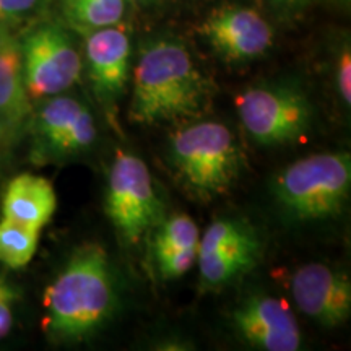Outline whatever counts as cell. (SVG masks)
<instances>
[{
	"instance_id": "18",
	"label": "cell",
	"mask_w": 351,
	"mask_h": 351,
	"mask_svg": "<svg viewBox=\"0 0 351 351\" xmlns=\"http://www.w3.org/2000/svg\"><path fill=\"white\" fill-rule=\"evenodd\" d=\"M41 230L12 219H0V262L10 269H23L36 254Z\"/></svg>"
},
{
	"instance_id": "10",
	"label": "cell",
	"mask_w": 351,
	"mask_h": 351,
	"mask_svg": "<svg viewBox=\"0 0 351 351\" xmlns=\"http://www.w3.org/2000/svg\"><path fill=\"white\" fill-rule=\"evenodd\" d=\"M200 34L228 62H247L270 49L274 29L257 10L223 5L213 10L200 26Z\"/></svg>"
},
{
	"instance_id": "6",
	"label": "cell",
	"mask_w": 351,
	"mask_h": 351,
	"mask_svg": "<svg viewBox=\"0 0 351 351\" xmlns=\"http://www.w3.org/2000/svg\"><path fill=\"white\" fill-rule=\"evenodd\" d=\"M106 213L125 243L137 244L145 232L163 218V205L158 197L147 165L129 153L117 152L108 178Z\"/></svg>"
},
{
	"instance_id": "11",
	"label": "cell",
	"mask_w": 351,
	"mask_h": 351,
	"mask_svg": "<svg viewBox=\"0 0 351 351\" xmlns=\"http://www.w3.org/2000/svg\"><path fill=\"white\" fill-rule=\"evenodd\" d=\"M86 34L88 77L96 99L111 119L129 78V33L124 26L117 23Z\"/></svg>"
},
{
	"instance_id": "20",
	"label": "cell",
	"mask_w": 351,
	"mask_h": 351,
	"mask_svg": "<svg viewBox=\"0 0 351 351\" xmlns=\"http://www.w3.org/2000/svg\"><path fill=\"white\" fill-rule=\"evenodd\" d=\"M337 86H339L340 98L350 108L351 103V56L350 47H343L340 52L339 65H337Z\"/></svg>"
},
{
	"instance_id": "9",
	"label": "cell",
	"mask_w": 351,
	"mask_h": 351,
	"mask_svg": "<svg viewBox=\"0 0 351 351\" xmlns=\"http://www.w3.org/2000/svg\"><path fill=\"white\" fill-rule=\"evenodd\" d=\"M32 124L38 153L49 160L80 155L96 140V125L90 109L70 96L47 101Z\"/></svg>"
},
{
	"instance_id": "3",
	"label": "cell",
	"mask_w": 351,
	"mask_h": 351,
	"mask_svg": "<svg viewBox=\"0 0 351 351\" xmlns=\"http://www.w3.org/2000/svg\"><path fill=\"white\" fill-rule=\"evenodd\" d=\"M169 161L184 187L199 199H213L238 181L243 156L226 125L200 122L171 137Z\"/></svg>"
},
{
	"instance_id": "23",
	"label": "cell",
	"mask_w": 351,
	"mask_h": 351,
	"mask_svg": "<svg viewBox=\"0 0 351 351\" xmlns=\"http://www.w3.org/2000/svg\"><path fill=\"white\" fill-rule=\"evenodd\" d=\"M132 3H135V5H150V3H155L158 0H130Z\"/></svg>"
},
{
	"instance_id": "4",
	"label": "cell",
	"mask_w": 351,
	"mask_h": 351,
	"mask_svg": "<svg viewBox=\"0 0 351 351\" xmlns=\"http://www.w3.org/2000/svg\"><path fill=\"white\" fill-rule=\"evenodd\" d=\"M350 153H319L289 165L274 182V195L293 221L335 217L350 197Z\"/></svg>"
},
{
	"instance_id": "17",
	"label": "cell",
	"mask_w": 351,
	"mask_h": 351,
	"mask_svg": "<svg viewBox=\"0 0 351 351\" xmlns=\"http://www.w3.org/2000/svg\"><path fill=\"white\" fill-rule=\"evenodd\" d=\"M127 0H64L65 19L83 33L121 23Z\"/></svg>"
},
{
	"instance_id": "1",
	"label": "cell",
	"mask_w": 351,
	"mask_h": 351,
	"mask_svg": "<svg viewBox=\"0 0 351 351\" xmlns=\"http://www.w3.org/2000/svg\"><path fill=\"white\" fill-rule=\"evenodd\" d=\"M43 328L59 341H80L99 330L117 307V283L106 251L83 244L47 287Z\"/></svg>"
},
{
	"instance_id": "12",
	"label": "cell",
	"mask_w": 351,
	"mask_h": 351,
	"mask_svg": "<svg viewBox=\"0 0 351 351\" xmlns=\"http://www.w3.org/2000/svg\"><path fill=\"white\" fill-rule=\"evenodd\" d=\"M231 324L239 339L252 348L267 351H296L301 330L291 309L282 300L252 295L232 311Z\"/></svg>"
},
{
	"instance_id": "16",
	"label": "cell",
	"mask_w": 351,
	"mask_h": 351,
	"mask_svg": "<svg viewBox=\"0 0 351 351\" xmlns=\"http://www.w3.org/2000/svg\"><path fill=\"white\" fill-rule=\"evenodd\" d=\"M57 208V195L51 181L29 173L13 178L3 192L2 218L43 230Z\"/></svg>"
},
{
	"instance_id": "22",
	"label": "cell",
	"mask_w": 351,
	"mask_h": 351,
	"mask_svg": "<svg viewBox=\"0 0 351 351\" xmlns=\"http://www.w3.org/2000/svg\"><path fill=\"white\" fill-rule=\"evenodd\" d=\"M269 2L280 10H295V8L304 7L311 0H269Z\"/></svg>"
},
{
	"instance_id": "15",
	"label": "cell",
	"mask_w": 351,
	"mask_h": 351,
	"mask_svg": "<svg viewBox=\"0 0 351 351\" xmlns=\"http://www.w3.org/2000/svg\"><path fill=\"white\" fill-rule=\"evenodd\" d=\"M153 236V258L163 280H176L186 275L197 262L200 231L186 215L161 221Z\"/></svg>"
},
{
	"instance_id": "13",
	"label": "cell",
	"mask_w": 351,
	"mask_h": 351,
	"mask_svg": "<svg viewBox=\"0 0 351 351\" xmlns=\"http://www.w3.org/2000/svg\"><path fill=\"white\" fill-rule=\"evenodd\" d=\"M291 293L302 313L322 327H339L350 319L348 276L326 263H307L298 269L291 278Z\"/></svg>"
},
{
	"instance_id": "21",
	"label": "cell",
	"mask_w": 351,
	"mask_h": 351,
	"mask_svg": "<svg viewBox=\"0 0 351 351\" xmlns=\"http://www.w3.org/2000/svg\"><path fill=\"white\" fill-rule=\"evenodd\" d=\"M39 0H0V25L32 12Z\"/></svg>"
},
{
	"instance_id": "8",
	"label": "cell",
	"mask_w": 351,
	"mask_h": 351,
	"mask_svg": "<svg viewBox=\"0 0 351 351\" xmlns=\"http://www.w3.org/2000/svg\"><path fill=\"white\" fill-rule=\"evenodd\" d=\"M262 243L251 225L236 218L217 219L199 241L200 280L207 288L234 282L257 265Z\"/></svg>"
},
{
	"instance_id": "19",
	"label": "cell",
	"mask_w": 351,
	"mask_h": 351,
	"mask_svg": "<svg viewBox=\"0 0 351 351\" xmlns=\"http://www.w3.org/2000/svg\"><path fill=\"white\" fill-rule=\"evenodd\" d=\"M16 289L0 275V339L7 337L13 326V304L16 301Z\"/></svg>"
},
{
	"instance_id": "2",
	"label": "cell",
	"mask_w": 351,
	"mask_h": 351,
	"mask_svg": "<svg viewBox=\"0 0 351 351\" xmlns=\"http://www.w3.org/2000/svg\"><path fill=\"white\" fill-rule=\"evenodd\" d=\"M208 99V82L184 44L160 39L142 51L134 70L132 122L152 125L192 119L204 114Z\"/></svg>"
},
{
	"instance_id": "5",
	"label": "cell",
	"mask_w": 351,
	"mask_h": 351,
	"mask_svg": "<svg viewBox=\"0 0 351 351\" xmlns=\"http://www.w3.org/2000/svg\"><path fill=\"white\" fill-rule=\"evenodd\" d=\"M238 112L249 137L269 147L304 138L313 121L304 91L282 83L247 88L238 96Z\"/></svg>"
},
{
	"instance_id": "14",
	"label": "cell",
	"mask_w": 351,
	"mask_h": 351,
	"mask_svg": "<svg viewBox=\"0 0 351 351\" xmlns=\"http://www.w3.org/2000/svg\"><path fill=\"white\" fill-rule=\"evenodd\" d=\"M32 104L23 83L21 47L0 25V163L28 129Z\"/></svg>"
},
{
	"instance_id": "7",
	"label": "cell",
	"mask_w": 351,
	"mask_h": 351,
	"mask_svg": "<svg viewBox=\"0 0 351 351\" xmlns=\"http://www.w3.org/2000/svg\"><path fill=\"white\" fill-rule=\"evenodd\" d=\"M23 83L29 99L57 96L75 85L82 73V57L62 28L44 25L21 46Z\"/></svg>"
}]
</instances>
